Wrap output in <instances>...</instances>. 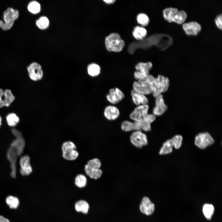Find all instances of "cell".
<instances>
[{
  "label": "cell",
  "mask_w": 222,
  "mask_h": 222,
  "mask_svg": "<svg viewBox=\"0 0 222 222\" xmlns=\"http://www.w3.org/2000/svg\"><path fill=\"white\" fill-rule=\"evenodd\" d=\"M74 208L76 212L86 214L88 212L90 206L87 201L80 199L77 201L75 203Z\"/></svg>",
  "instance_id": "603a6c76"
},
{
  "label": "cell",
  "mask_w": 222,
  "mask_h": 222,
  "mask_svg": "<svg viewBox=\"0 0 222 222\" xmlns=\"http://www.w3.org/2000/svg\"><path fill=\"white\" fill-rule=\"evenodd\" d=\"M27 69L30 79L34 81L41 80L43 76V72L41 66L36 62H33L27 67Z\"/></svg>",
  "instance_id": "30bf717a"
},
{
  "label": "cell",
  "mask_w": 222,
  "mask_h": 222,
  "mask_svg": "<svg viewBox=\"0 0 222 222\" xmlns=\"http://www.w3.org/2000/svg\"><path fill=\"white\" fill-rule=\"evenodd\" d=\"M183 28L186 33L189 35H196L201 30V26L196 22L184 23Z\"/></svg>",
  "instance_id": "ac0fdd59"
},
{
  "label": "cell",
  "mask_w": 222,
  "mask_h": 222,
  "mask_svg": "<svg viewBox=\"0 0 222 222\" xmlns=\"http://www.w3.org/2000/svg\"><path fill=\"white\" fill-rule=\"evenodd\" d=\"M136 20L138 24L143 27L146 26L149 22V18L146 14L143 13L138 14L136 17Z\"/></svg>",
  "instance_id": "d6a6232c"
},
{
  "label": "cell",
  "mask_w": 222,
  "mask_h": 222,
  "mask_svg": "<svg viewBox=\"0 0 222 222\" xmlns=\"http://www.w3.org/2000/svg\"><path fill=\"white\" fill-rule=\"evenodd\" d=\"M0 222H10L7 218L2 216H0Z\"/></svg>",
  "instance_id": "f35d334b"
},
{
  "label": "cell",
  "mask_w": 222,
  "mask_h": 222,
  "mask_svg": "<svg viewBox=\"0 0 222 222\" xmlns=\"http://www.w3.org/2000/svg\"><path fill=\"white\" fill-rule=\"evenodd\" d=\"M139 209L141 213L149 216L152 215L154 212L155 206L149 197L144 196L141 199L139 205Z\"/></svg>",
  "instance_id": "7c38bea8"
},
{
  "label": "cell",
  "mask_w": 222,
  "mask_h": 222,
  "mask_svg": "<svg viewBox=\"0 0 222 222\" xmlns=\"http://www.w3.org/2000/svg\"><path fill=\"white\" fill-rule=\"evenodd\" d=\"M104 114L107 119L109 120L113 121L116 120L119 117L120 112L117 107L109 105L105 108Z\"/></svg>",
  "instance_id": "d6986e66"
},
{
  "label": "cell",
  "mask_w": 222,
  "mask_h": 222,
  "mask_svg": "<svg viewBox=\"0 0 222 222\" xmlns=\"http://www.w3.org/2000/svg\"><path fill=\"white\" fill-rule=\"evenodd\" d=\"M149 109L148 105L138 106L131 113L130 117L134 121H140L148 113Z\"/></svg>",
  "instance_id": "5bb4252c"
},
{
  "label": "cell",
  "mask_w": 222,
  "mask_h": 222,
  "mask_svg": "<svg viewBox=\"0 0 222 222\" xmlns=\"http://www.w3.org/2000/svg\"><path fill=\"white\" fill-rule=\"evenodd\" d=\"M132 34L136 40L141 41L144 39L146 37L147 31L144 27L136 26L134 28Z\"/></svg>",
  "instance_id": "7402d4cb"
},
{
  "label": "cell",
  "mask_w": 222,
  "mask_h": 222,
  "mask_svg": "<svg viewBox=\"0 0 222 222\" xmlns=\"http://www.w3.org/2000/svg\"><path fill=\"white\" fill-rule=\"evenodd\" d=\"M136 130H143L146 132L150 131L151 129V124L143 120L138 121H134Z\"/></svg>",
  "instance_id": "f546056e"
},
{
  "label": "cell",
  "mask_w": 222,
  "mask_h": 222,
  "mask_svg": "<svg viewBox=\"0 0 222 222\" xmlns=\"http://www.w3.org/2000/svg\"><path fill=\"white\" fill-rule=\"evenodd\" d=\"M163 14L164 18L169 22H174L179 24L184 22L187 17V14L184 11H179L177 8L172 7L164 9Z\"/></svg>",
  "instance_id": "8992f818"
},
{
  "label": "cell",
  "mask_w": 222,
  "mask_h": 222,
  "mask_svg": "<svg viewBox=\"0 0 222 222\" xmlns=\"http://www.w3.org/2000/svg\"><path fill=\"white\" fill-rule=\"evenodd\" d=\"M170 139L173 146L175 149H178L180 147L183 141V138L181 135H175Z\"/></svg>",
  "instance_id": "e575fe53"
},
{
  "label": "cell",
  "mask_w": 222,
  "mask_h": 222,
  "mask_svg": "<svg viewBox=\"0 0 222 222\" xmlns=\"http://www.w3.org/2000/svg\"><path fill=\"white\" fill-rule=\"evenodd\" d=\"M15 99L14 96L10 89L3 90L0 88V108L9 106Z\"/></svg>",
  "instance_id": "4fadbf2b"
},
{
  "label": "cell",
  "mask_w": 222,
  "mask_h": 222,
  "mask_svg": "<svg viewBox=\"0 0 222 222\" xmlns=\"http://www.w3.org/2000/svg\"><path fill=\"white\" fill-rule=\"evenodd\" d=\"M105 45L107 51L114 52L121 51L125 45V43L119 35L112 33L106 36L105 40Z\"/></svg>",
  "instance_id": "277c9868"
},
{
  "label": "cell",
  "mask_w": 222,
  "mask_h": 222,
  "mask_svg": "<svg viewBox=\"0 0 222 222\" xmlns=\"http://www.w3.org/2000/svg\"><path fill=\"white\" fill-rule=\"evenodd\" d=\"M169 80L166 77L159 75L157 78H154V87L152 92L155 98L166 92L169 86Z\"/></svg>",
  "instance_id": "ba28073f"
},
{
  "label": "cell",
  "mask_w": 222,
  "mask_h": 222,
  "mask_svg": "<svg viewBox=\"0 0 222 222\" xmlns=\"http://www.w3.org/2000/svg\"><path fill=\"white\" fill-rule=\"evenodd\" d=\"M152 67V63L149 61L146 63L139 62L135 65L134 68L135 71L144 75H147L149 74V72Z\"/></svg>",
  "instance_id": "44dd1931"
},
{
  "label": "cell",
  "mask_w": 222,
  "mask_h": 222,
  "mask_svg": "<svg viewBox=\"0 0 222 222\" xmlns=\"http://www.w3.org/2000/svg\"><path fill=\"white\" fill-rule=\"evenodd\" d=\"M103 2L107 5H111L115 3L116 0H103Z\"/></svg>",
  "instance_id": "74e56055"
},
{
  "label": "cell",
  "mask_w": 222,
  "mask_h": 222,
  "mask_svg": "<svg viewBox=\"0 0 222 222\" xmlns=\"http://www.w3.org/2000/svg\"><path fill=\"white\" fill-rule=\"evenodd\" d=\"M173 146L171 139H168L164 142L159 151L160 155H165L171 153L172 151Z\"/></svg>",
  "instance_id": "4dcf8cb0"
},
{
  "label": "cell",
  "mask_w": 222,
  "mask_h": 222,
  "mask_svg": "<svg viewBox=\"0 0 222 222\" xmlns=\"http://www.w3.org/2000/svg\"><path fill=\"white\" fill-rule=\"evenodd\" d=\"M123 92L118 88H112L109 90V92L107 94V100L110 103L115 104L119 103L124 97Z\"/></svg>",
  "instance_id": "2e32d148"
},
{
  "label": "cell",
  "mask_w": 222,
  "mask_h": 222,
  "mask_svg": "<svg viewBox=\"0 0 222 222\" xmlns=\"http://www.w3.org/2000/svg\"><path fill=\"white\" fill-rule=\"evenodd\" d=\"M6 120L8 125L12 127L16 126L19 121L18 117L13 113L8 114L6 116Z\"/></svg>",
  "instance_id": "f1b7e54d"
},
{
  "label": "cell",
  "mask_w": 222,
  "mask_h": 222,
  "mask_svg": "<svg viewBox=\"0 0 222 222\" xmlns=\"http://www.w3.org/2000/svg\"><path fill=\"white\" fill-rule=\"evenodd\" d=\"M13 134L16 137L10 144L7 153V158L10 163L11 169V176L15 178L16 176V162L18 157L23 152L25 146L24 139L22 134L17 130L13 128L11 130Z\"/></svg>",
  "instance_id": "6da1fadb"
},
{
  "label": "cell",
  "mask_w": 222,
  "mask_h": 222,
  "mask_svg": "<svg viewBox=\"0 0 222 222\" xmlns=\"http://www.w3.org/2000/svg\"><path fill=\"white\" fill-rule=\"evenodd\" d=\"M6 201L7 204L11 209L17 208L19 204V200L18 198L12 195L8 196L6 199Z\"/></svg>",
  "instance_id": "1f68e13d"
},
{
  "label": "cell",
  "mask_w": 222,
  "mask_h": 222,
  "mask_svg": "<svg viewBox=\"0 0 222 222\" xmlns=\"http://www.w3.org/2000/svg\"><path fill=\"white\" fill-rule=\"evenodd\" d=\"M27 8L28 11L31 13L37 14L39 13L41 10V5L37 1H31L29 3Z\"/></svg>",
  "instance_id": "83f0119b"
},
{
  "label": "cell",
  "mask_w": 222,
  "mask_h": 222,
  "mask_svg": "<svg viewBox=\"0 0 222 222\" xmlns=\"http://www.w3.org/2000/svg\"><path fill=\"white\" fill-rule=\"evenodd\" d=\"M121 128L122 130L125 132H129L133 130H135L134 122L128 121H123L121 123Z\"/></svg>",
  "instance_id": "836d02e7"
},
{
  "label": "cell",
  "mask_w": 222,
  "mask_h": 222,
  "mask_svg": "<svg viewBox=\"0 0 222 222\" xmlns=\"http://www.w3.org/2000/svg\"><path fill=\"white\" fill-rule=\"evenodd\" d=\"M155 119L156 116L153 114L148 113L142 119L151 124L155 120Z\"/></svg>",
  "instance_id": "d590c367"
},
{
  "label": "cell",
  "mask_w": 222,
  "mask_h": 222,
  "mask_svg": "<svg viewBox=\"0 0 222 222\" xmlns=\"http://www.w3.org/2000/svg\"><path fill=\"white\" fill-rule=\"evenodd\" d=\"M202 210L206 219L208 220H211L214 212L213 205L210 204H205L203 206Z\"/></svg>",
  "instance_id": "4316f807"
},
{
  "label": "cell",
  "mask_w": 222,
  "mask_h": 222,
  "mask_svg": "<svg viewBox=\"0 0 222 222\" xmlns=\"http://www.w3.org/2000/svg\"><path fill=\"white\" fill-rule=\"evenodd\" d=\"M130 139L131 143L137 148H142L148 143L146 135L140 130L134 132L130 135Z\"/></svg>",
  "instance_id": "8fae6325"
},
{
  "label": "cell",
  "mask_w": 222,
  "mask_h": 222,
  "mask_svg": "<svg viewBox=\"0 0 222 222\" xmlns=\"http://www.w3.org/2000/svg\"><path fill=\"white\" fill-rule=\"evenodd\" d=\"M87 179L86 175L83 174L77 175L75 177L74 184L75 186L80 189L85 188L87 184Z\"/></svg>",
  "instance_id": "d4e9b609"
},
{
  "label": "cell",
  "mask_w": 222,
  "mask_h": 222,
  "mask_svg": "<svg viewBox=\"0 0 222 222\" xmlns=\"http://www.w3.org/2000/svg\"><path fill=\"white\" fill-rule=\"evenodd\" d=\"M30 161V158L28 155H24L20 158V172L22 175L27 176L32 173L33 169Z\"/></svg>",
  "instance_id": "9a60e30c"
},
{
  "label": "cell",
  "mask_w": 222,
  "mask_h": 222,
  "mask_svg": "<svg viewBox=\"0 0 222 222\" xmlns=\"http://www.w3.org/2000/svg\"><path fill=\"white\" fill-rule=\"evenodd\" d=\"M154 78L149 74L143 78L134 81L133 89L145 95L152 93L154 87Z\"/></svg>",
  "instance_id": "7a4b0ae2"
},
{
  "label": "cell",
  "mask_w": 222,
  "mask_h": 222,
  "mask_svg": "<svg viewBox=\"0 0 222 222\" xmlns=\"http://www.w3.org/2000/svg\"><path fill=\"white\" fill-rule=\"evenodd\" d=\"M50 23L49 19L45 16H40L35 21L36 26L42 30L47 29L50 25Z\"/></svg>",
  "instance_id": "484cf974"
},
{
  "label": "cell",
  "mask_w": 222,
  "mask_h": 222,
  "mask_svg": "<svg viewBox=\"0 0 222 222\" xmlns=\"http://www.w3.org/2000/svg\"><path fill=\"white\" fill-rule=\"evenodd\" d=\"M61 150L63 158L68 161H74L77 158L79 155L75 144L71 141L63 142Z\"/></svg>",
  "instance_id": "52a82bcc"
},
{
  "label": "cell",
  "mask_w": 222,
  "mask_h": 222,
  "mask_svg": "<svg viewBox=\"0 0 222 222\" xmlns=\"http://www.w3.org/2000/svg\"><path fill=\"white\" fill-rule=\"evenodd\" d=\"M221 14L218 15L215 19V22L217 27L220 30L222 29V20Z\"/></svg>",
  "instance_id": "8d00e7d4"
},
{
  "label": "cell",
  "mask_w": 222,
  "mask_h": 222,
  "mask_svg": "<svg viewBox=\"0 0 222 222\" xmlns=\"http://www.w3.org/2000/svg\"><path fill=\"white\" fill-rule=\"evenodd\" d=\"M214 140L210 134L207 132L201 133L196 135L195 144L201 149H204L214 144Z\"/></svg>",
  "instance_id": "9c48e42d"
},
{
  "label": "cell",
  "mask_w": 222,
  "mask_h": 222,
  "mask_svg": "<svg viewBox=\"0 0 222 222\" xmlns=\"http://www.w3.org/2000/svg\"><path fill=\"white\" fill-rule=\"evenodd\" d=\"M87 70V73L89 76L93 77H96L100 74L101 68L98 64L93 62L88 65Z\"/></svg>",
  "instance_id": "cb8c5ba5"
},
{
  "label": "cell",
  "mask_w": 222,
  "mask_h": 222,
  "mask_svg": "<svg viewBox=\"0 0 222 222\" xmlns=\"http://www.w3.org/2000/svg\"><path fill=\"white\" fill-rule=\"evenodd\" d=\"M2 118L0 116V127L2 125Z\"/></svg>",
  "instance_id": "ab89813d"
},
{
  "label": "cell",
  "mask_w": 222,
  "mask_h": 222,
  "mask_svg": "<svg viewBox=\"0 0 222 222\" xmlns=\"http://www.w3.org/2000/svg\"><path fill=\"white\" fill-rule=\"evenodd\" d=\"M131 95L133 102L138 106L148 105V100L145 95L137 92L133 89L131 91Z\"/></svg>",
  "instance_id": "ffe728a7"
},
{
  "label": "cell",
  "mask_w": 222,
  "mask_h": 222,
  "mask_svg": "<svg viewBox=\"0 0 222 222\" xmlns=\"http://www.w3.org/2000/svg\"><path fill=\"white\" fill-rule=\"evenodd\" d=\"M101 166V162L98 158H94L89 160L84 167L86 175L93 180L99 179L103 173L100 168Z\"/></svg>",
  "instance_id": "3957f363"
},
{
  "label": "cell",
  "mask_w": 222,
  "mask_h": 222,
  "mask_svg": "<svg viewBox=\"0 0 222 222\" xmlns=\"http://www.w3.org/2000/svg\"><path fill=\"white\" fill-rule=\"evenodd\" d=\"M155 105L153 110V114L156 116H160L163 114L167 109L162 95L161 94L155 97Z\"/></svg>",
  "instance_id": "e0dca14e"
},
{
  "label": "cell",
  "mask_w": 222,
  "mask_h": 222,
  "mask_svg": "<svg viewBox=\"0 0 222 222\" xmlns=\"http://www.w3.org/2000/svg\"><path fill=\"white\" fill-rule=\"evenodd\" d=\"M18 10L12 7H8L3 14V21L0 20V27L4 31L10 29L13 26L14 21L18 17Z\"/></svg>",
  "instance_id": "5b68a950"
}]
</instances>
